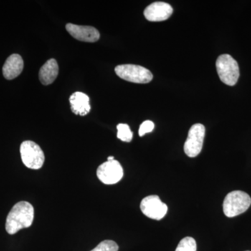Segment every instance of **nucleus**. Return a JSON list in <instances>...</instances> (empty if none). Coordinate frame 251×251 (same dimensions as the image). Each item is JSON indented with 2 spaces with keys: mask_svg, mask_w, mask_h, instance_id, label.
<instances>
[{
  "mask_svg": "<svg viewBox=\"0 0 251 251\" xmlns=\"http://www.w3.org/2000/svg\"><path fill=\"white\" fill-rule=\"evenodd\" d=\"M34 218V209L30 203L22 201L16 203L6 218V230L9 234L30 227Z\"/></svg>",
  "mask_w": 251,
  "mask_h": 251,
  "instance_id": "1",
  "label": "nucleus"
},
{
  "mask_svg": "<svg viewBox=\"0 0 251 251\" xmlns=\"http://www.w3.org/2000/svg\"><path fill=\"white\" fill-rule=\"evenodd\" d=\"M251 198L248 193L242 191L229 193L225 198L223 208L227 217H235L245 212L250 207Z\"/></svg>",
  "mask_w": 251,
  "mask_h": 251,
  "instance_id": "2",
  "label": "nucleus"
},
{
  "mask_svg": "<svg viewBox=\"0 0 251 251\" xmlns=\"http://www.w3.org/2000/svg\"><path fill=\"white\" fill-rule=\"evenodd\" d=\"M216 70L221 80L226 85L234 86L239 77V67L237 61L228 54H221L216 63Z\"/></svg>",
  "mask_w": 251,
  "mask_h": 251,
  "instance_id": "3",
  "label": "nucleus"
},
{
  "mask_svg": "<svg viewBox=\"0 0 251 251\" xmlns=\"http://www.w3.org/2000/svg\"><path fill=\"white\" fill-rule=\"evenodd\" d=\"M115 73L123 80L134 83L145 84L151 82L153 75L150 70L135 64H122L115 68Z\"/></svg>",
  "mask_w": 251,
  "mask_h": 251,
  "instance_id": "4",
  "label": "nucleus"
},
{
  "mask_svg": "<svg viewBox=\"0 0 251 251\" xmlns=\"http://www.w3.org/2000/svg\"><path fill=\"white\" fill-rule=\"evenodd\" d=\"M20 151L23 163L29 169L39 170L44 165L45 155L40 147L34 142L30 140L23 142Z\"/></svg>",
  "mask_w": 251,
  "mask_h": 251,
  "instance_id": "5",
  "label": "nucleus"
},
{
  "mask_svg": "<svg viewBox=\"0 0 251 251\" xmlns=\"http://www.w3.org/2000/svg\"><path fill=\"white\" fill-rule=\"evenodd\" d=\"M205 135V127L201 124L193 125L188 131L187 139L184 143V152L188 156L194 158L202 151Z\"/></svg>",
  "mask_w": 251,
  "mask_h": 251,
  "instance_id": "6",
  "label": "nucleus"
},
{
  "mask_svg": "<svg viewBox=\"0 0 251 251\" xmlns=\"http://www.w3.org/2000/svg\"><path fill=\"white\" fill-rule=\"evenodd\" d=\"M97 176L105 184H115L123 177V168L116 160L106 161L99 166L97 172Z\"/></svg>",
  "mask_w": 251,
  "mask_h": 251,
  "instance_id": "7",
  "label": "nucleus"
},
{
  "mask_svg": "<svg viewBox=\"0 0 251 251\" xmlns=\"http://www.w3.org/2000/svg\"><path fill=\"white\" fill-rule=\"evenodd\" d=\"M140 209L144 215L150 219L159 221L166 215L168 206L156 195L144 198L140 203Z\"/></svg>",
  "mask_w": 251,
  "mask_h": 251,
  "instance_id": "8",
  "label": "nucleus"
},
{
  "mask_svg": "<svg viewBox=\"0 0 251 251\" xmlns=\"http://www.w3.org/2000/svg\"><path fill=\"white\" fill-rule=\"evenodd\" d=\"M173 9L171 4L163 1H156L149 5L144 11V16L151 22L164 21L171 17Z\"/></svg>",
  "mask_w": 251,
  "mask_h": 251,
  "instance_id": "9",
  "label": "nucleus"
},
{
  "mask_svg": "<svg viewBox=\"0 0 251 251\" xmlns=\"http://www.w3.org/2000/svg\"><path fill=\"white\" fill-rule=\"evenodd\" d=\"M66 29L73 37L84 42H96L100 38L99 31L95 27L91 26L77 25L72 23H68Z\"/></svg>",
  "mask_w": 251,
  "mask_h": 251,
  "instance_id": "10",
  "label": "nucleus"
},
{
  "mask_svg": "<svg viewBox=\"0 0 251 251\" xmlns=\"http://www.w3.org/2000/svg\"><path fill=\"white\" fill-rule=\"evenodd\" d=\"M24 62L20 54H11L8 57L3 67V75L7 80H13L22 73Z\"/></svg>",
  "mask_w": 251,
  "mask_h": 251,
  "instance_id": "11",
  "label": "nucleus"
},
{
  "mask_svg": "<svg viewBox=\"0 0 251 251\" xmlns=\"http://www.w3.org/2000/svg\"><path fill=\"white\" fill-rule=\"evenodd\" d=\"M72 112L77 115L85 116L91 110L90 97L83 92H76L69 98Z\"/></svg>",
  "mask_w": 251,
  "mask_h": 251,
  "instance_id": "12",
  "label": "nucleus"
},
{
  "mask_svg": "<svg viewBox=\"0 0 251 251\" xmlns=\"http://www.w3.org/2000/svg\"><path fill=\"white\" fill-rule=\"evenodd\" d=\"M59 74V66L54 59H50L41 68L39 76L41 83L49 85L57 78Z\"/></svg>",
  "mask_w": 251,
  "mask_h": 251,
  "instance_id": "13",
  "label": "nucleus"
},
{
  "mask_svg": "<svg viewBox=\"0 0 251 251\" xmlns=\"http://www.w3.org/2000/svg\"><path fill=\"white\" fill-rule=\"evenodd\" d=\"M117 138L122 141L129 143L133 139V133L129 126L126 124H120L117 125Z\"/></svg>",
  "mask_w": 251,
  "mask_h": 251,
  "instance_id": "14",
  "label": "nucleus"
},
{
  "mask_svg": "<svg viewBox=\"0 0 251 251\" xmlns=\"http://www.w3.org/2000/svg\"><path fill=\"white\" fill-rule=\"evenodd\" d=\"M197 244L193 237H185L181 239L175 251H196Z\"/></svg>",
  "mask_w": 251,
  "mask_h": 251,
  "instance_id": "15",
  "label": "nucleus"
},
{
  "mask_svg": "<svg viewBox=\"0 0 251 251\" xmlns=\"http://www.w3.org/2000/svg\"><path fill=\"white\" fill-rule=\"evenodd\" d=\"M118 249L116 242L112 240H105L91 251H118Z\"/></svg>",
  "mask_w": 251,
  "mask_h": 251,
  "instance_id": "16",
  "label": "nucleus"
},
{
  "mask_svg": "<svg viewBox=\"0 0 251 251\" xmlns=\"http://www.w3.org/2000/svg\"><path fill=\"white\" fill-rule=\"evenodd\" d=\"M153 128H154V124L153 122L147 120V121L143 122L139 128L140 136L143 137L147 133H150V132L152 131Z\"/></svg>",
  "mask_w": 251,
  "mask_h": 251,
  "instance_id": "17",
  "label": "nucleus"
},
{
  "mask_svg": "<svg viewBox=\"0 0 251 251\" xmlns=\"http://www.w3.org/2000/svg\"><path fill=\"white\" fill-rule=\"evenodd\" d=\"M114 160H115V158H114V156H109L108 158V161H114Z\"/></svg>",
  "mask_w": 251,
  "mask_h": 251,
  "instance_id": "18",
  "label": "nucleus"
},
{
  "mask_svg": "<svg viewBox=\"0 0 251 251\" xmlns=\"http://www.w3.org/2000/svg\"></svg>",
  "mask_w": 251,
  "mask_h": 251,
  "instance_id": "19",
  "label": "nucleus"
}]
</instances>
